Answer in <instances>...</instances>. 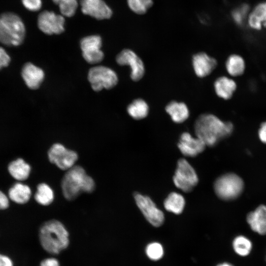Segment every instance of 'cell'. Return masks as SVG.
Returning <instances> with one entry per match:
<instances>
[{"mask_svg": "<svg viewBox=\"0 0 266 266\" xmlns=\"http://www.w3.org/2000/svg\"><path fill=\"white\" fill-rule=\"evenodd\" d=\"M23 6L31 11H37L39 10L42 5L41 0H21Z\"/></svg>", "mask_w": 266, "mask_h": 266, "instance_id": "obj_32", "label": "cell"}, {"mask_svg": "<svg viewBox=\"0 0 266 266\" xmlns=\"http://www.w3.org/2000/svg\"><path fill=\"white\" fill-rule=\"evenodd\" d=\"M244 188L242 179L233 173H228L219 177L214 183L215 194L220 199L231 200L237 198Z\"/></svg>", "mask_w": 266, "mask_h": 266, "instance_id": "obj_5", "label": "cell"}, {"mask_svg": "<svg viewBox=\"0 0 266 266\" xmlns=\"http://www.w3.org/2000/svg\"><path fill=\"white\" fill-rule=\"evenodd\" d=\"M69 233L60 221L50 220L40 228L39 239L43 249L51 254H58L69 244Z\"/></svg>", "mask_w": 266, "mask_h": 266, "instance_id": "obj_2", "label": "cell"}, {"mask_svg": "<svg viewBox=\"0 0 266 266\" xmlns=\"http://www.w3.org/2000/svg\"><path fill=\"white\" fill-rule=\"evenodd\" d=\"M246 24L250 29L255 31L266 29V0L258 3L251 9Z\"/></svg>", "mask_w": 266, "mask_h": 266, "instance_id": "obj_16", "label": "cell"}, {"mask_svg": "<svg viewBox=\"0 0 266 266\" xmlns=\"http://www.w3.org/2000/svg\"><path fill=\"white\" fill-rule=\"evenodd\" d=\"M233 128L231 122L223 121L216 115L210 113L200 115L194 125L196 136L209 147L215 146L221 140L231 135Z\"/></svg>", "mask_w": 266, "mask_h": 266, "instance_id": "obj_1", "label": "cell"}, {"mask_svg": "<svg viewBox=\"0 0 266 266\" xmlns=\"http://www.w3.org/2000/svg\"><path fill=\"white\" fill-rule=\"evenodd\" d=\"M88 78L92 88L95 91L103 89H110L116 85L118 81L116 72L104 66H96L91 68Z\"/></svg>", "mask_w": 266, "mask_h": 266, "instance_id": "obj_7", "label": "cell"}, {"mask_svg": "<svg viewBox=\"0 0 266 266\" xmlns=\"http://www.w3.org/2000/svg\"><path fill=\"white\" fill-rule=\"evenodd\" d=\"M146 254L151 260H158L163 256L164 251L162 245L154 242L149 244L146 249Z\"/></svg>", "mask_w": 266, "mask_h": 266, "instance_id": "obj_31", "label": "cell"}, {"mask_svg": "<svg viewBox=\"0 0 266 266\" xmlns=\"http://www.w3.org/2000/svg\"><path fill=\"white\" fill-rule=\"evenodd\" d=\"M61 187L64 196L70 200L75 199L82 192H92L95 183L82 167L74 166L64 175Z\"/></svg>", "mask_w": 266, "mask_h": 266, "instance_id": "obj_3", "label": "cell"}, {"mask_svg": "<svg viewBox=\"0 0 266 266\" xmlns=\"http://www.w3.org/2000/svg\"><path fill=\"white\" fill-rule=\"evenodd\" d=\"M166 110L172 120L177 123L184 122L189 116V109L182 102L171 101L166 106Z\"/></svg>", "mask_w": 266, "mask_h": 266, "instance_id": "obj_21", "label": "cell"}, {"mask_svg": "<svg viewBox=\"0 0 266 266\" xmlns=\"http://www.w3.org/2000/svg\"><path fill=\"white\" fill-rule=\"evenodd\" d=\"M8 170L14 179L18 181H24L29 176L31 166L23 159L19 158L9 164Z\"/></svg>", "mask_w": 266, "mask_h": 266, "instance_id": "obj_23", "label": "cell"}, {"mask_svg": "<svg viewBox=\"0 0 266 266\" xmlns=\"http://www.w3.org/2000/svg\"><path fill=\"white\" fill-rule=\"evenodd\" d=\"M101 45V38L98 35L86 36L81 40L82 56L87 62L96 64L102 61L104 54L100 49Z\"/></svg>", "mask_w": 266, "mask_h": 266, "instance_id": "obj_11", "label": "cell"}, {"mask_svg": "<svg viewBox=\"0 0 266 266\" xmlns=\"http://www.w3.org/2000/svg\"><path fill=\"white\" fill-rule=\"evenodd\" d=\"M59 7L61 14L64 17H70L76 12L78 6V0H52Z\"/></svg>", "mask_w": 266, "mask_h": 266, "instance_id": "obj_27", "label": "cell"}, {"mask_svg": "<svg viewBox=\"0 0 266 266\" xmlns=\"http://www.w3.org/2000/svg\"><path fill=\"white\" fill-rule=\"evenodd\" d=\"M214 89L218 97L227 100L233 97L237 90V84L232 77L224 75L215 80Z\"/></svg>", "mask_w": 266, "mask_h": 266, "instance_id": "obj_18", "label": "cell"}, {"mask_svg": "<svg viewBox=\"0 0 266 266\" xmlns=\"http://www.w3.org/2000/svg\"><path fill=\"white\" fill-rule=\"evenodd\" d=\"M21 74L27 86L33 90L38 89L44 78L43 70L31 63L24 65Z\"/></svg>", "mask_w": 266, "mask_h": 266, "instance_id": "obj_17", "label": "cell"}, {"mask_svg": "<svg viewBox=\"0 0 266 266\" xmlns=\"http://www.w3.org/2000/svg\"><path fill=\"white\" fill-rule=\"evenodd\" d=\"M192 65L196 74L199 77H204L216 68L217 61L206 53L200 52L193 57Z\"/></svg>", "mask_w": 266, "mask_h": 266, "instance_id": "obj_15", "label": "cell"}, {"mask_svg": "<svg viewBox=\"0 0 266 266\" xmlns=\"http://www.w3.org/2000/svg\"><path fill=\"white\" fill-rule=\"evenodd\" d=\"M185 204L184 197L180 194L172 192L165 199L164 204L165 209L174 214H180L183 210Z\"/></svg>", "mask_w": 266, "mask_h": 266, "instance_id": "obj_24", "label": "cell"}, {"mask_svg": "<svg viewBox=\"0 0 266 266\" xmlns=\"http://www.w3.org/2000/svg\"><path fill=\"white\" fill-rule=\"evenodd\" d=\"M217 266H232V265L230 264L225 263L223 264H220L218 265Z\"/></svg>", "mask_w": 266, "mask_h": 266, "instance_id": "obj_38", "label": "cell"}, {"mask_svg": "<svg viewBox=\"0 0 266 266\" xmlns=\"http://www.w3.org/2000/svg\"><path fill=\"white\" fill-rule=\"evenodd\" d=\"M249 6L244 3L235 8L231 12V17L234 23L239 26H242L245 22L250 11Z\"/></svg>", "mask_w": 266, "mask_h": 266, "instance_id": "obj_28", "label": "cell"}, {"mask_svg": "<svg viewBox=\"0 0 266 266\" xmlns=\"http://www.w3.org/2000/svg\"><path fill=\"white\" fill-rule=\"evenodd\" d=\"M116 60L119 65H127L130 67L131 77L133 81H138L143 77L145 73L144 64L133 51L124 49L117 55Z\"/></svg>", "mask_w": 266, "mask_h": 266, "instance_id": "obj_12", "label": "cell"}, {"mask_svg": "<svg viewBox=\"0 0 266 266\" xmlns=\"http://www.w3.org/2000/svg\"><path fill=\"white\" fill-rule=\"evenodd\" d=\"M177 146L185 156L195 157L202 152L206 145L200 138L197 136L193 137L189 133L185 132L180 135Z\"/></svg>", "mask_w": 266, "mask_h": 266, "instance_id": "obj_14", "label": "cell"}, {"mask_svg": "<svg viewBox=\"0 0 266 266\" xmlns=\"http://www.w3.org/2000/svg\"><path fill=\"white\" fill-rule=\"evenodd\" d=\"M26 29L21 18L15 13L0 15V42L7 46L20 45L24 41Z\"/></svg>", "mask_w": 266, "mask_h": 266, "instance_id": "obj_4", "label": "cell"}, {"mask_svg": "<svg viewBox=\"0 0 266 266\" xmlns=\"http://www.w3.org/2000/svg\"><path fill=\"white\" fill-rule=\"evenodd\" d=\"M258 134L260 140L266 144V121L261 123L258 131Z\"/></svg>", "mask_w": 266, "mask_h": 266, "instance_id": "obj_35", "label": "cell"}, {"mask_svg": "<svg viewBox=\"0 0 266 266\" xmlns=\"http://www.w3.org/2000/svg\"><path fill=\"white\" fill-rule=\"evenodd\" d=\"M49 161L62 170H68L74 166L77 154L60 143L54 144L48 152Z\"/></svg>", "mask_w": 266, "mask_h": 266, "instance_id": "obj_8", "label": "cell"}, {"mask_svg": "<svg viewBox=\"0 0 266 266\" xmlns=\"http://www.w3.org/2000/svg\"><path fill=\"white\" fill-rule=\"evenodd\" d=\"M246 220L253 231L261 235L266 234V205H260L249 213Z\"/></svg>", "mask_w": 266, "mask_h": 266, "instance_id": "obj_19", "label": "cell"}, {"mask_svg": "<svg viewBox=\"0 0 266 266\" xmlns=\"http://www.w3.org/2000/svg\"><path fill=\"white\" fill-rule=\"evenodd\" d=\"M10 57L4 48L0 47V69L8 66Z\"/></svg>", "mask_w": 266, "mask_h": 266, "instance_id": "obj_33", "label": "cell"}, {"mask_svg": "<svg viewBox=\"0 0 266 266\" xmlns=\"http://www.w3.org/2000/svg\"><path fill=\"white\" fill-rule=\"evenodd\" d=\"M54 198V192L48 184L42 183L37 186L34 195L37 203L42 205H48L53 202Z\"/></svg>", "mask_w": 266, "mask_h": 266, "instance_id": "obj_26", "label": "cell"}, {"mask_svg": "<svg viewBox=\"0 0 266 266\" xmlns=\"http://www.w3.org/2000/svg\"><path fill=\"white\" fill-rule=\"evenodd\" d=\"M65 22L64 16L52 11H43L37 18L38 28L43 33L48 35L62 33L65 31Z\"/></svg>", "mask_w": 266, "mask_h": 266, "instance_id": "obj_9", "label": "cell"}, {"mask_svg": "<svg viewBox=\"0 0 266 266\" xmlns=\"http://www.w3.org/2000/svg\"><path fill=\"white\" fill-rule=\"evenodd\" d=\"M225 68L229 76L235 78L243 75L246 69L244 58L240 54H230L225 61Z\"/></svg>", "mask_w": 266, "mask_h": 266, "instance_id": "obj_20", "label": "cell"}, {"mask_svg": "<svg viewBox=\"0 0 266 266\" xmlns=\"http://www.w3.org/2000/svg\"><path fill=\"white\" fill-rule=\"evenodd\" d=\"M9 206L8 197L0 190V210L6 209Z\"/></svg>", "mask_w": 266, "mask_h": 266, "instance_id": "obj_36", "label": "cell"}, {"mask_svg": "<svg viewBox=\"0 0 266 266\" xmlns=\"http://www.w3.org/2000/svg\"><path fill=\"white\" fill-rule=\"evenodd\" d=\"M173 181L176 187L189 193L198 184L199 178L191 165L185 159L181 158L178 161Z\"/></svg>", "mask_w": 266, "mask_h": 266, "instance_id": "obj_6", "label": "cell"}, {"mask_svg": "<svg viewBox=\"0 0 266 266\" xmlns=\"http://www.w3.org/2000/svg\"><path fill=\"white\" fill-rule=\"evenodd\" d=\"M129 8L134 13L145 14L152 7L153 0H127Z\"/></svg>", "mask_w": 266, "mask_h": 266, "instance_id": "obj_30", "label": "cell"}, {"mask_svg": "<svg viewBox=\"0 0 266 266\" xmlns=\"http://www.w3.org/2000/svg\"><path fill=\"white\" fill-rule=\"evenodd\" d=\"M134 198L138 207L150 224L155 227H159L163 224L164 213L149 197L135 193Z\"/></svg>", "mask_w": 266, "mask_h": 266, "instance_id": "obj_10", "label": "cell"}, {"mask_svg": "<svg viewBox=\"0 0 266 266\" xmlns=\"http://www.w3.org/2000/svg\"><path fill=\"white\" fill-rule=\"evenodd\" d=\"M82 13L97 20L109 19L112 15L111 8L103 0H80Z\"/></svg>", "mask_w": 266, "mask_h": 266, "instance_id": "obj_13", "label": "cell"}, {"mask_svg": "<svg viewBox=\"0 0 266 266\" xmlns=\"http://www.w3.org/2000/svg\"><path fill=\"white\" fill-rule=\"evenodd\" d=\"M32 191L29 186L22 183H16L8 191V197L18 204H24L30 200Z\"/></svg>", "mask_w": 266, "mask_h": 266, "instance_id": "obj_22", "label": "cell"}, {"mask_svg": "<svg viewBox=\"0 0 266 266\" xmlns=\"http://www.w3.org/2000/svg\"><path fill=\"white\" fill-rule=\"evenodd\" d=\"M233 247L237 254L245 256L250 252L252 243L248 238L240 235L234 238L233 241Z\"/></svg>", "mask_w": 266, "mask_h": 266, "instance_id": "obj_29", "label": "cell"}, {"mask_svg": "<svg viewBox=\"0 0 266 266\" xmlns=\"http://www.w3.org/2000/svg\"><path fill=\"white\" fill-rule=\"evenodd\" d=\"M129 115L135 120H140L145 118L148 114L149 106L143 99H137L134 100L127 107Z\"/></svg>", "mask_w": 266, "mask_h": 266, "instance_id": "obj_25", "label": "cell"}, {"mask_svg": "<svg viewBox=\"0 0 266 266\" xmlns=\"http://www.w3.org/2000/svg\"><path fill=\"white\" fill-rule=\"evenodd\" d=\"M0 266H13V263L8 256L0 254Z\"/></svg>", "mask_w": 266, "mask_h": 266, "instance_id": "obj_37", "label": "cell"}, {"mask_svg": "<svg viewBox=\"0 0 266 266\" xmlns=\"http://www.w3.org/2000/svg\"><path fill=\"white\" fill-rule=\"evenodd\" d=\"M39 266H60L59 261L55 258H47L43 260Z\"/></svg>", "mask_w": 266, "mask_h": 266, "instance_id": "obj_34", "label": "cell"}]
</instances>
